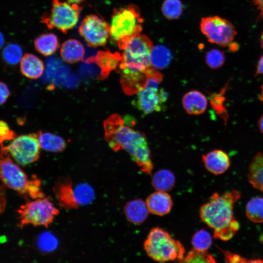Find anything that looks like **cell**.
<instances>
[{
  "label": "cell",
  "mask_w": 263,
  "mask_h": 263,
  "mask_svg": "<svg viewBox=\"0 0 263 263\" xmlns=\"http://www.w3.org/2000/svg\"><path fill=\"white\" fill-rule=\"evenodd\" d=\"M225 263H245L246 259L228 251H223Z\"/></svg>",
  "instance_id": "35"
},
{
  "label": "cell",
  "mask_w": 263,
  "mask_h": 263,
  "mask_svg": "<svg viewBox=\"0 0 263 263\" xmlns=\"http://www.w3.org/2000/svg\"><path fill=\"white\" fill-rule=\"evenodd\" d=\"M145 202L149 212L161 216L169 213L173 205L171 197L169 193L157 190L150 194Z\"/></svg>",
  "instance_id": "15"
},
{
  "label": "cell",
  "mask_w": 263,
  "mask_h": 263,
  "mask_svg": "<svg viewBox=\"0 0 263 263\" xmlns=\"http://www.w3.org/2000/svg\"><path fill=\"white\" fill-rule=\"evenodd\" d=\"M171 58L170 52L167 47L161 45L153 47L150 56L151 66L155 69H164L169 64Z\"/></svg>",
  "instance_id": "25"
},
{
  "label": "cell",
  "mask_w": 263,
  "mask_h": 263,
  "mask_svg": "<svg viewBox=\"0 0 263 263\" xmlns=\"http://www.w3.org/2000/svg\"><path fill=\"white\" fill-rule=\"evenodd\" d=\"M245 263H263L262 259L247 260Z\"/></svg>",
  "instance_id": "41"
},
{
  "label": "cell",
  "mask_w": 263,
  "mask_h": 263,
  "mask_svg": "<svg viewBox=\"0 0 263 263\" xmlns=\"http://www.w3.org/2000/svg\"><path fill=\"white\" fill-rule=\"evenodd\" d=\"M248 181L257 189L263 192V152L257 153L248 167Z\"/></svg>",
  "instance_id": "21"
},
{
  "label": "cell",
  "mask_w": 263,
  "mask_h": 263,
  "mask_svg": "<svg viewBox=\"0 0 263 263\" xmlns=\"http://www.w3.org/2000/svg\"><path fill=\"white\" fill-rule=\"evenodd\" d=\"M182 4L179 0H166L162 7L163 15L169 19L179 18L182 13Z\"/></svg>",
  "instance_id": "31"
},
{
  "label": "cell",
  "mask_w": 263,
  "mask_h": 263,
  "mask_svg": "<svg viewBox=\"0 0 263 263\" xmlns=\"http://www.w3.org/2000/svg\"><path fill=\"white\" fill-rule=\"evenodd\" d=\"M205 60L210 68L214 69H218L224 64L225 54L220 50L212 49L206 54Z\"/></svg>",
  "instance_id": "32"
},
{
  "label": "cell",
  "mask_w": 263,
  "mask_h": 263,
  "mask_svg": "<svg viewBox=\"0 0 263 263\" xmlns=\"http://www.w3.org/2000/svg\"><path fill=\"white\" fill-rule=\"evenodd\" d=\"M10 95V92L7 85L0 81V105L3 104Z\"/></svg>",
  "instance_id": "36"
},
{
  "label": "cell",
  "mask_w": 263,
  "mask_h": 263,
  "mask_svg": "<svg viewBox=\"0 0 263 263\" xmlns=\"http://www.w3.org/2000/svg\"><path fill=\"white\" fill-rule=\"evenodd\" d=\"M227 86V84L225 86L224 89H223L222 93L221 94L220 93V94L215 95L213 98L212 97L211 99L213 107H215L216 110H217L219 113H220V115H222L225 122L227 118V113L223 105L225 99L223 95L224 94H225Z\"/></svg>",
  "instance_id": "33"
},
{
  "label": "cell",
  "mask_w": 263,
  "mask_h": 263,
  "mask_svg": "<svg viewBox=\"0 0 263 263\" xmlns=\"http://www.w3.org/2000/svg\"><path fill=\"white\" fill-rule=\"evenodd\" d=\"M255 3L261 12V15L263 18V0H255Z\"/></svg>",
  "instance_id": "39"
},
{
  "label": "cell",
  "mask_w": 263,
  "mask_h": 263,
  "mask_svg": "<svg viewBox=\"0 0 263 263\" xmlns=\"http://www.w3.org/2000/svg\"><path fill=\"white\" fill-rule=\"evenodd\" d=\"M123 209L127 219L134 225H140L143 223L149 213L146 202L141 199H136L127 202Z\"/></svg>",
  "instance_id": "17"
},
{
  "label": "cell",
  "mask_w": 263,
  "mask_h": 263,
  "mask_svg": "<svg viewBox=\"0 0 263 263\" xmlns=\"http://www.w3.org/2000/svg\"><path fill=\"white\" fill-rule=\"evenodd\" d=\"M144 247L149 257L160 262L179 261L184 257L185 252L180 241L158 227L150 229L144 243Z\"/></svg>",
  "instance_id": "6"
},
{
  "label": "cell",
  "mask_w": 263,
  "mask_h": 263,
  "mask_svg": "<svg viewBox=\"0 0 263 263\" xmlns=\"http://www.w3.org/2000/svg\"><path fill=\"white\" fill-rule=\"evenodd\" d=\"M258 125L261 132L263 133V114L260 117Z\"/></svg>",
  "instance_id": "40"
},
{
  "label": "cell",
  "mask_w": 263,
  "mask_h": 263,
  "mask_svg": "<svg viewBox=\"0 0 263 263\" xmlns=\"http://www.w3.org/2000/svg\"><path fill=\"white\" fill-rule=\"evenodd\" d=\"M4 43V38L1 33L0 32V49L3 46Z\"/></svg>",
  "instance_id": "42"
},
{
  "label": "cell",
  "mask_w": 263,
  "mask_h": 263,
  "mask_svg": "<svg viewBox=\"0 0 263 263\" xmlns=\"http://www.w3.org/2000/svg\"><path fill=\"white\" fill-rule=\"evenodd\" d=\"M260 74L263 75V55L260 57L258 62L255 75Z\"/></svg>",
  "instance_id": "38"
},
{
  "label": "cell",
  "mask_w": 263,
  "mask_h": 263,
  "mask_svg": "<svg viewBox=\"0 0 263 263\" xmlns=\"http://www.w3.org/2000/svg\"><path fill=\"white\" fill-rule=\"evenodd\" d=\"M202 161L206 169L214 175L223 174L230 165L229 156L221 150H214L203 155Z\"/></svg>",
  "instance_id": "14"
},
{
  "label": "cell",
  "mask_w": 263,
  "mask_h": 263,
  "mask_svg": "<svg viewBox=\"0 0 263 263\" xmlns=\"http://www.w3.org/2000/svg\"><path fill=\"white\" fill-rule=\"evenodd\" d=\"M175 181L173 173L168 169H161L156 171L152 176L151 184L157 191L167 192L174 187Z\"/></svg>",
  "instance_id": "24"
},
{
  "label": "cell",
  "mask_w": 263,
  "mask_h": 263,
  "mask_svg": "<svg viewBox=\"0 0 263 263\" xmlns=\"http://www.w3.org/2000/svg\"><path fill=\"white\" fill-rule=\"evenodd\" d=\"M60 53L62 58L65 62L72 64L83 59L85 54V49L78 40L70 39L63 43L61 46Z\"/></svg>",
  "instance_id": "20"
},
{
  "label": "cell",
  "mask_w": 263,
  "mask_h": 263,
  "mask_svg": "<svg viewBox=\"0 0 263 263\" xmlns=\"http://www.w3.org/2000/svg\"><path fill=\"white\" fill-rule=\"evenodd\" d=\"M143 22L139 9L135 5L114 9L109 24L110 37L122 50L130 40L140 34Z\"/></svg>",
  "instance_id": "5"
},
{
  "label": "cell",
  "mask_w": 263,
  "mask_h": 263,
  "mask_svg": "<svg viewBox=\"0 0 263 263\" xmlns=\"http://www.w3.org/2000/svg\"><path fill=\"white\" fill-rule=\"evenodd\" d=\"M260 41L261 46L262 48L263 49V31L262 32L261 34Z\"/></svg>",
  "instance_id": "45"
},
{
  "label": "cell",
  "mask_w": 263,
  "mask_h": 263,
  "mask_svg": "<svg viewBox=\"0 0 263 263\" xmlns=\"http://www.w3.org/2000/svg\"><path fill=\"white\" fill-rule=\"evenodd\" d=\"M6 146L12 158L23 166L36 162L40 156L38 133L19 136Z\"/></svg>",
  "instance_id": "11"
},
{
  "label": "cell",
  "mask_w": 263,
  "mask_h": 263,
  "mask_svg": "<svg viewBox=\"0 0 263 263\" xmlns=\"http://www.w3.org/2000/svg\"><path fill=\"white\" fill-rule=\"evenodd\" d=\"M241 196L236 190L223 194L215 192L201 207L200 219L213 230L215 238L227 241L239 229L240 224L234 215L233 208Z\"/></svg>",
  "instance_id": "3"
},
{
  "label": "cell",
  "mask_w": 263,
  "mask_h": 263,
  "mask_svg": "<svg viewBox=\"0 0 263 263\" xmlns=\"http://www.w3.org/2000/svg\"><path fill=\"white\" fill-rule=\"evenodd\" d=\"M36 49L44 56L53 54L57 49L59 43L54 34H44L38 37L34 41Z\"/></svg>",
  "instance_id": "23"
},
{
  "label": "cell",
  "mask_w": 263,
  "mask_h": 263,
  "mask_svg": "<svg viewBox=\"0 0 263 263\" xmlns=\"http://www.w3.org/2000/svg\"><path fill=\"white\" fill-rule=\"evenodd\" d=\"M37 133L41 149L50 152H60L66 148V143L61 136L51 132L41 131Z\"/></svg>",
  "instance_id": "22"
},
{
  "label": "cell",
  "mask_w": 263,
  "mask_h": 263,
  "mask_svg": "<svg viewBox=\"0 0 263 263\" xmlns=\"http://www.w3.org/2000/svg\"><path fill=\"white\" fill-rule=\"evenodd\" d=\"M153 48L150 39L139 34L130 40L122 50L117 70L123 90L128 95L136 94L143 89L147 73L151 67L150 56Z\"/></svg>",
  "instance_id": "2"
},
{
  "label": "cell",
  "mask_w": 263,
  "mask_h": 263,
  "mask_svg": "<svg viewBox=\"0 0 263 263\" xmlns=\"http://www.w3.org/2000/svg\"><path fill=\"white\" fill-rule=\"evenodd\" d=\"M245 214L251 222L263 223V197H256L250 199L246 204Z\"/></svg>",
  "instance_id": "26"
},
{
  "label": "cell",
  "mask_w": 263,
  "mask_h": 263,
  "mask_svg": "<svg viewBox=\"0 0 263 263\" xmlns=\"http://www.w3.org/2000/svg\"><path fill=\"white\" fill-rule=\"evenodd\" d=\"M193 248L199 251H207L212 244V237L205 229L197 231L192 238Z\"/></svg>",
  "instance_id": "29"
},
{
  "label": "cell",
  "mask_w": 263,
  "mask_h": 263,
  "mask_svg": "<svg viewBox=\"0 0 263 263\" xmlns=\"http://www.w3.org/2000/svg\"><path fill=\"white\" fill-rule=\"evenodd\" d=\"M162 80V75L156 69L150 71L143 89L136 94L133 105L145 114L161 111L166 102L168 94L159 85Z\"/></svg>",
  "instance_id": "8"
},
{
  "label": "cell",
  "mask_w": 263,
  "mask_h": 263,
  "mask_svg": "<svg viewBox=\"0 0 263 263\" xmlns=\"http://www.w3.org/2000/svg\"><path fill=\"white\" fill-rule=\"evenodd\" d=\"M81 10L77 4L53 0L51 8L42 16L41 20L48 28L66 33L77 23Z\"/></svg>",
  "instance_id": "9"
},
{
  "label": "cell",
  "mask_w": 263,
  "mask_h": 263,
  "mask_svg": "<svg viewBox=\"0 0 263 263\" xmlns=\"http://www.w3.org/2000/svg\"><path fill=\"white\" fill-rule=\"evenodd\" d=\"M19 223L21 228L31 225L35 226L48 227L58 215L59 210L49 197L29 201L18 209Z\"/></svg>",
  "instance_id": "7"
},
{
  "label": "cell",
  "mask_w": 263,
  "mask_h": 263,
  "mask_svg": "<svg viewBox=\"0 0 263 263\" xmlns=\"http://www.w3.org/2000/svg\"><path fill=\"white\" fill-rule=\"evenodd\" d=\"M78 32L89 47L103 46L110 37V25L102 18L91 14L84 18Z\"/></svg>",
  "instance_id": "12"
},
{
  "label": "cell",
  "mask_w": 263,
  "mask_h": 263,
  "mask_svg": "<svg viewBox=\"0 0 263 263\" xmlns=\"http://www.w3.org/2000/svg\"><path fill=\"white\" fill-rule=\"evenodd\" d=\"M53 191L60 207L66 209H77L79 206L76 198L75 187L69 176L56 180Z\"/></svg>",
  "instance_id": "13"
},
{
  "label": "cell",
  "mask_w": 263,
  "mask_h": 263,
  "mask_svg": "<svg viewBox=\"0 0 263 263\" xmlns=\"http://www.w3.org/2000/svg\"><path fill=\"white\" fill-rule=\"evenodd\" d=\"M200 29L210 42L224 47L232 44L237 33L231 22L218 16L203 18Z\"/></svg>",
  "instance_id": "10"
},
{
  "label": "cell",
  "mask_w": 263,
  "mask_h": 263,
  "mask_svg": "<svg viewBox=\"0 0 263 263\" xmlns=\"http://www.w3.org/2000/svg\"><path fill=\"white\" fill-rule=\"evenodd\" d=\"M259 99L263 102V85L261 87V92L259 95Z\"/></svg>",
  "instance_id": "44"
},
{
  "label": "cell",
  "mask_w": 263,
  "mask_h": 263,
  "mask_svg": "<svg viewBox=\"0 0 263 263\" xmlns=\"http://www.w3.org/2000/svg\"><path fill=\"white\" fill-rule=\"evenodd\" d=\"M104 137L115 151L124 150L143 173L150 175L153 165L146 136L125 124L122 117L113 114L103 122Z\"/></svg>",
  "instance_id": "1"
},
{
  "label": "cell",
  "mask_w": 263,
  "mask_h": 263,
  "mask_svg": "<svg viewBox=\"0 0 263 263\" xmlns=\"http://www.w3.org/2000/svg\"><path fill=\"white\" fill-rule=\"evenodd\" d=\"M177 263H217L214 257L207 251L192 249Z\"/></svg>",
  "instance_id": "28"
},
{
  "label": "cell",
  "mask_w": 263,
  "mask_h": 263,
  "mask_svg": "<svg viewBox=\"0 0 263 263\" xmlns=\"http://www.w3.org/2000/svg\"><path fill=\"white\" fill-rule=\"evenodd\" d=\"M184 108L189 114L198 115L205 112L207 107V99L201 92L191 91L186 93L182 98Z\"/></svg>",
  "instance_id": "18"
},
{
  "label": "cell",
  "mask_w": 263,
  "mask_h": 263,
  "mask_svg": "<svg viewBox=\"0 0 263 263\" xmlns=\"http://www.w3.org/2000/svg\"><path fill=\"white\" fill-rule=\"evenodd\" d=\"M76 198L78 205H86L93 201L94 191L93 188L86 183H80L75 186Z\"/></svg>",
  "instance_id": "30"
},
{
  "label": "cell",
  "mask_w": 263,
  "mask_h": 263,
  "mask_svg": "<svg viewBox=\"0 0 263 263\" xmlns=\"http://www.w3.org/2000/svg\"><path fill=\"white\" fill-rule=\"evenodd\" d=\"M6 205V192L3 186H0V214L5 210Z\"/></svg>",
  "instance_id": "37"
},
{
  "label": "cell",
  "mask_w": 263,
  "mask_h": 263,
  "mask_svg": "<svg viewBox=\"0 0 263 263\" xmlns=\"http://www.w3.org/2000/svg\"><path fill=\"white\" fill-rule=\"evenodd\" d=\"M22 55L23 52L20 46L14 43L7 44L2 52L3 60L10 65H15L20 62Z\"/></svg>",
  "instance_id": "27"
},
{
  "label": "cell",
  "mask_w": 263,
  "mask_h": 263,
  "mask_svg": "<svg viewBox=\"0 0 263 263\" xmlns=\"http://www.w3.org/2000/svg\"><path fill=\"white\" fill-rule=\"evenodd\" d=\"M21 74L27 78L37 79L44 71L43 62L36 56L32 54L24 55L20 62Z\"/></svg>",
  "instance_id": "19"
},
{
  "label": "cell",
  "mask_w": 263,
  "mask_h": 263,
  "mask_svg": "<svg viewBox=\"0 0 263 263\" xmlns=\"http://www.w3.org/2000/svg\"><path fill=\"white\" fill-rule=\"evenodd\" d=\"M0 180L26 199L43 198L45 195L41 188L40 180L36 176L29 179L26 174L15 163L6 146L0 145Z\"/></svg>",
  "instance_id": "4"
},
{
  "label": "cell",
  "mask_w": 263,
  "mask_h": 263,
  "mask_svg": "<svg viewBox=\"0 0 263 263\" xmlns=\"http://www.w3.org/2000/svg\"><path fill=\"white\" fill-rule=\"evenodd\" d=\"M17 137L15 132L11 130L6 122L0 120V145L6 141H12Z\"/></svg>",
  "instance_id": "34"
},
{
  "label": "cell",
  "mask_w": 263,
  "mask_h": 263,
  "mask_svg": "<svg viewBox=\"0 0 263 263\" xmlns=\"http://www.w3.org/2000/svg\"><path fill=\"white\" fill-rule=\"evenodd\" d=\"M121 59V55L118 52L109 51H99L96 56L88 59L90 62H95L101 69L100 78H105L110 72L115 69Z\"/></svg>",
  "instance_id": "16"
},
{
  "label": "cell",
  "mask_w": 263,
  "mask_h": 263,
  "mask_svg": "<svg viewBox=\"0 0 263 263\" xmlns=\"http://www.w3.org/2000/svg\"><path fill=\"white\" fill-rule=\"evenodd\" d=\"M69 2L72 3L77 4L83 1L84 0H67Z\"/></svg>",
  "instance_id": "43"
}]
</instances>
